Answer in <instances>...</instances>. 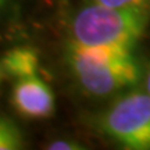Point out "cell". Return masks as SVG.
Segmentation results:
<instances>
[{"instance_id": "cell-8", "label": "cell", "mask_w": 150, "mask_h": 150, "mask_svg": "<svg viewBox=\"0 0 150 150\" xmlns=\"http://www.w3.org/2000/svg\"><path fill=\"white\" fill-rule=\"evenodd\" d=\"M49 150H81L85 149L83 146H81L79 142L72 139H60V140H53L47 145Z\"/></svg>"}, {"instance_id": "cell-2", "label": "cell", "mask_w": 150, "mask_h": 150, "mask_svg": "<svg viewBox=\"0 0 150 150\" xmlns=\"http://www.w3.org/2000/svg\"><path fill=\"white\" fill-rule=\"evenodd\" d=\"M150 27V11L114 8L89 1L71 20L72 40L88 46L135 49Z\"/></svg>"}, {"instance_id": "cell-1", "label": "cell", "mask_w": 150, "mask_h": 150, "mask_svg": "<svg viewBox=\"0 0 150 150\" xmlns=\"http://www.w3.org/2000/svg\"><path fill=\"white\" fill-rule=\"evenodd\" d=\"M64 59L81 91L95 99L120 96L143 76L135 49L88 46L68 39Z\"/></svg>"}, {"instance_id": "cell-10", "label": "cell", "mask_w": 150, "mask_h": 150, "mask_svg": "<svg viewBox=\"0 0 150 150\" xmlns=\"http://www.w3.org/2000/svg\"><path fill=\"white\" fill-rule=\"evenodd\" d=\"M6 0H0V7H1V6H3V3H4Z\"/></svg>"}, {"instance_id": "cell-3", "label": "cell", "mask_w": 150, "mask_h": 150, "mask_svg": "<svg viewBox=\"0 0 150 150\" xmlns=\"http://www.w3.org/2000/svg\"><path fill=\"white\" fill-rule=\"evenodd\" d=\"M97 132L129 150H150V93L129 89L114 97L93 121Z\"/></svg>"}, {"instance_id": "cell-5", "label": "cell", "mask_w": 150, "mask_h": 150, "mask_svg": "<svg viewBox=\"0 0 150 150\" xmlns=\"http://www.w3.org/2000/svg\"><path fill=\"white\" fill-rule=\"evenodd\" d=\"M1 68L16 79L38 75L39 57L31 47H14L1 59Z\"/></svg>"}, {"instance_id": "cell-4", "label": "cell", "mask_w": 150, "mask_h": 150, "mask_svg": "<svg viewBox=\"0 0 150 150\" xmlns=\"http://www.w3.org/2000/svg\"><path fill=\"white\" fill-rule=\"evenodd\" d=\"M11 104L20 115L29 120H45L53 115L56 99L52 88L38 75L17 79Z\"/></svg>"}, {"instance_id": "cell-6", "label": "cell", "mask_w": 150, "mask_h": 150, "mask_svg": "<svg viewBox=\"0 0 150 150\" xmlns=\"http://www.w3.org/2000/svg\"><path fill=\"white\" fill-rule=\"evenodd\" d=\"M24 146L21 131L6 117H0V150H18Z\"/></svg>"}, {"instance_id": "cell-9", "label": "cell", "mask_w": 150, "mask_h": 150, "mask_svg": "<svg viewBox=\"0 0 150 150\" xmlns=\"http://www.w3.org/2000/svg\"><path fill=\"white\" fill-rule=\"evenodd\" d=\"M143 78H145V89L150 93V61L147 63L146 71L143 72Z\"/></svg>"}, {"instance_id": "cell-11", "label": "cell", "mask_w": 150, "mask_h": 150, "mask_svg": "<svg viewBox=\"0 0 150 150\" xmlns=\"http://www.w3.org/2000/svg\"><path fill=\"white\" fill-rule=\"evenodd\" d=\"M0 76H1V72H0Z\"/></svg>"}, {"instance_id": "cell-7", "label": "cell", "mask_w": 150, "mask_h": 150, "mask_svg": "<svg viewBox=\"0 0 150 150\" xmlns=\"http://www.w3.org/2000/svg\"><path fill=\"white\" fill-rule=\"evenodd\" d=\"M91 1L114 8H134V10L150 11V0H91Z\"/></svg>"}]
</instances>
